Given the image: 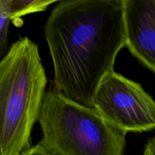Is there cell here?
Returning <instances> with one entry per match:
<instances>
[{
	"mask_svg": "<svg viewBox=\"0 0 155 155\" xmlns=\"http://www.w3.org/2000/svg\"><path fill=\"white\" fill-rule=\"evenodd\" d=\"M46 83L37 45L20 38L0 61V155H21L30 148Z\"/></svg>",
	"mask_w": 155,
	"mask_h": 155,
	"instance_id": "cell-2",
	"label": "cell"
},
{
	"mask_svg": "<svg viewBox=\"0 0 155 155\" xmlns=\"http://www.w3.org/2000/svg\"><path fill=\"white\" fill-rule=\"evenodd\" d=\"M54 68V87L93 107L103 77L126 46L123 0H62L44 27Z\"/></svg>",
	"mask_w": 155,
	"mask_h": 155,
	"instance_id": "cell-1",
	"label": "cell"
},
{
	"mask_svg": "<svg viewBox=\"0 0 155 155\" xmlns=\"http://www.w3.org/2000/svg\"><path fill=\"white\" fill-rule=\"evenodd\" d=\"M21 155H56L52 154L50 151L46 150L43 147L41 146L39 143L35 146L29 148L26 151H24Z\"/></svg>",
	"mask_w": 155,
	"mask_h": 155,
	"instance_id": "cell-8",
	"label": "cell"
},
{
	"mask_svg": "<svg viewBox=\"0 0 155 155\" xmlns=\"http://www.w3.org/2000/svg\"><path fill=\"white\" fill-rule=\"evenodd\" d=\"M11 18L9 0H0V61L9 51V29Z\"/></svg>",
	"mask_w": 155,
	"mask_h": 155,
	"instance_id": "cell-7",
	"label": "cell"
},
{
	"mask_svg": "<svg viewBox=\"0 0 155 155\" xmlns=\"http://www.w3.org/2000/svg\"><path fill=\"white\" fill-rule=\"evenodd\" d=\"M11 18L12 21H18L20 18L28 14L45 11L56 1L48 0H9Z\"/></svg>",
	"mask_w": 155,
	"mask_h": 155,
	"instance_id": "cell-6",
	"label": "cell"
},
{
	"mask_svg": "<svg viewBox=\"0 0 155 155\" xmlns=\"http://www.w3.org/2000/svg\"><path fill=\"white\" fill-rule=\"evenodd\" d=\"M38 121L43 133L39 144L52 154L124 155L126 133L53 86L44 94Z\"/></svg>",
	"mask_w": 155,
	"mask_h": 155,
	"instance_id": "cell-3",
	"label": "cell"
},
{
	"mask_svg": "<svg viewBox=\"0 0 155 155\" xmlns=\"http://www.w3.org/2000/svg\"><path fill=\"white\" fill-rule=\"evenodd\" d=\"M126 46L155 74V0H123Z\"/></svg>",
	"mask_w": 155,
	"mask_h": 155,
	"instance_id": "cell-5",
	"label": "cell"
},
{
	"mask_svg": "<svg viewBox=\"0 0 155 155\" xmlns=\"http://www.w3.org/2000/svg\"><path fill=\"white\" fill-rule=\"evenodd\" d=\"M92 102L93 108L125 133L155 129L154 100L139 83L114 71L103 77Z\"/></svg>",
	"mask_w": 155,
	"mask_h": 155,
	"instance_id": "cell-4",
	"label": "cell"
},
{
	"mask_svg": "<svg viewBox=\"0 0 155 155\" xmlns=\"http://www.w3.org/2000/svg\"><path fill=\"white\" fill-rule=\"evenodd\" d=\"M143 155H155V137L150 138L147 140Z\"/></svg>",
	"mask_w": 155,
	"mask_h": 155,
	"instance_id": "cell-9",
	"label": "cell"
}]
</instances>
